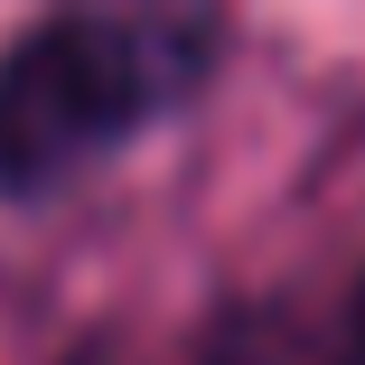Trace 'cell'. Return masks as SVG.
Instances as JSON below:
<instances>
[{"instance_id":"6da1fadb","label":"cell","mask_w":365,"mask_h":365,"mask_svg":"<svg viewBox=\"0 0 365 365\" xmlns=\"http://www.w3.org/2000/svg\"><path fill=\"white\" fill-rule=\"evenodd\" d=\"M140 113H150V56H140V38L103 29V19L29 29L0 56V187L38 197L56 178H76Z\"/></svg>"},{"instance_id":"7a4b0ae2","label":"cell","mask_w":365,"mask_h":365,"mask_svg":"<svg viewBox=\"0 0 365 365\" xmlns=\"http://www.w3.org/2000/svg\"><path fill=\"white\" fill-rule=\"evenodd\" d=\"M346 365H365V300H356V328H346Z\"/></svg>"}]
</instances>
